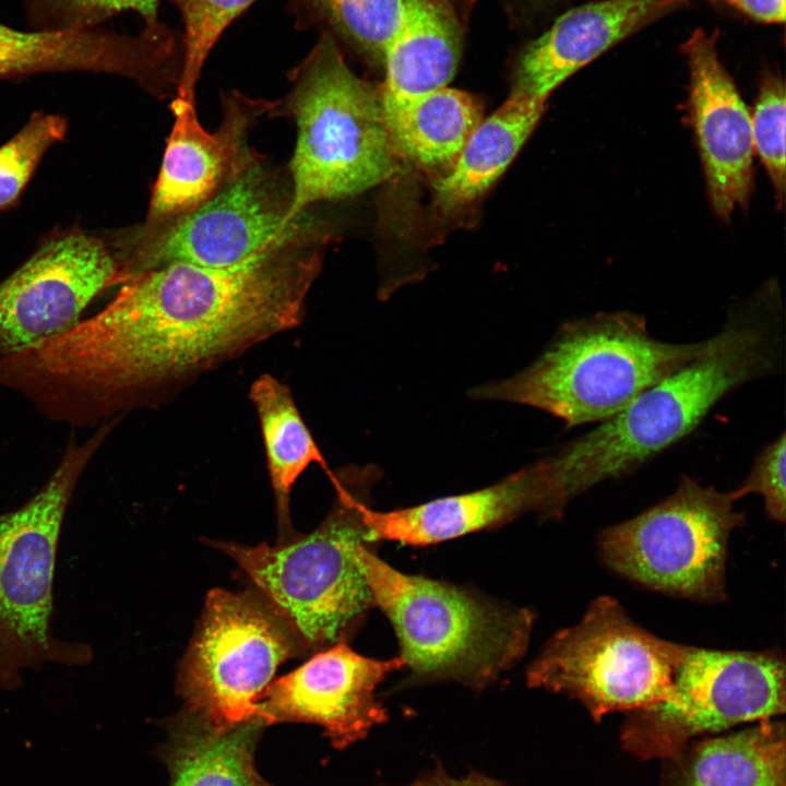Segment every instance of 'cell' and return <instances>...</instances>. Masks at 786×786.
Listing matches in <instances>:
<instances>
[{
  "label": "cell",
  "instance_id": "cell-9",
  "mask_svg": "<svg viewBox=\"0 0 786 786\" xmlns=\"http://www.w3.org/2000/svg\"><path fill=\"white\" fill-rule=\"evenodd\" d=\"M686 646L651 633L614 597L600 596L576 624L549 639L526 681L579 700L595 719L641 711L669 696Z\"/></svg>",
  "mask_w": 786,
  "mask_h": 786
},
{
  "label": "cell",
  "instance_id": "cell-7",
  "mask_svg": "<svg viewBox=\"0 0 786 786\" xmlns=\"http://www.w3.org/2000/svg\"><path fill=\"white\" fill-rule=\"evenodd\" d=\"M116 420L88 439H69L43 488L19 509L0 515V689L15 690L24 669L43 664H85L90 647L58 641L50 632L52 583L60 529L74 489Z\"/></svg>",
  "mask_w": 786,
  "mask_h": 786
},
{
  "label": "cell",
  "instance_id": "cell-18",
  "mask_svg": "<svg viewBox=\"0 0 786 786\" xmlns=\"http://www.w3.org/2000/svg\"><path fill=\"white\" fill-rule=\"evenodd\" d=\"M165 44L144 32L118 35L92 27L23 32L0 23V79L53 71H95L135 80L160 95L171 63Z\"/></svg>",
  "mask_w": 786,
  "mask_h": 786
},
{
  "label": "cell",
  "instance_id": "cell-25",
  "mask_svg": "<svg viewBox=\"0 0 786 786\" xmlns=\"http://www.w3.org/2000/svg\"><path fill=\"white\" fill-rule=\"evenodd\" d=\"M784 774L783 727L766 719L705 741L694 759L690 786H782Z\"/></svg>",
  "mask_w": 786,
  "mask_h": 786
},
{
  "label": "cell",
  "instance_id": "cell-24",
  "mask_svg": "<svg viewBox=\"0 0 786 786\" xmlns=\"http://www.w3.org/2000/svg\"><path fill=\"white\" fill-rule=\"evenodd\" d=\"M249 396L260 421L282 536L288 533L291 539L295 535L289 500L294 484L313 463L324 468L331 478L334 473L329 469L286 384L264 373L251 384Z\"/></svg>",
  "mask_w": 786,
  "mask_h": 786
},
{
  "label": "cell",
  "instance_id": "cell-11",
  "mask_svg": "<svg viewBox=\"0 0 786 786\" xmlns=\"http://www.w3.org/2000/svg\"><path fill=\"white\" fill-rule=\"evenodd\" d=\"M287 168L262 155L209 201L176 219L142 224L117 247L131 278L153 267L186 262L228 266L242 262L293 231L308 211L290 217Z\"/></svg>",
  "mask_w": 786,
  "mask_h": 786
},
{
  "label": "cell",
  "instance_id": "cell-30",
  "mask_svg": "<svg viewBox=\"0 0 786 786\" xmlns=\"http://www.w3.org/2000/svg\"><path fill=\"white\" fill-rule=\"evenodd\" d=\"M786 437L783 431L754 457L745 481L734 490L738 500L760 495L770 519L784 523L786 517Z\"/></svg>",
  "mask_w": 786,
  "mask_h": 786
},
{
  "label": "cell",
  "instance_id": "cell-1",
  "mask_svg": "<svg viewBox=\"0 0 786 786\" xmlns=\"http://www.w3.org/2000/svg\"><path fill=\"white\" fill-rule=\"evenodd\" d=\"M330 236L310 212L242 262H174L142 272L95 315L0 358V388L71 427L117 419L167 385L296 327Z\"/></svg>",
  "mask_w": 786,
  "mask_h": 786
},
{
  "label": "cell",
  "instance_id": "cell-3",
  "mask_svg": "<svg viewBox=\"0 0 786 786\" xmlns=\"http://www.w3.org/2000/svg\"><path fill=\"white\" fill-rule=\"evenodd\" d=\"M711 337L672 343L651 335L643 315L600 312L564 323L543 353L514 376L469 396L528 405L569 428L602 422L701 354Z\"/></svg>",
  "mask_w": 786,
  "mask_h": 786
},
{
  "label": "cell",
  "instance_id": "cell-33",
  "mask_svg": "<svg viewBox=\"0 0 786 786\" xmlns=\"http://www.w3.org/2000/svg\"><path fill=\"white\" fill-rule=\"evenodd\" d=\"M410 786H509L496 778L478 772H471L465 776L453 777L443 770H434L421 776Z\"/></svg>",
  "mask_w": 786,
  "mask_h": 786
},
{
  "label": "cell",
  "instance_id": "cell-26",
  "mask_svg": "<svg viewBox=\"0 0 786 786\" xmlns=\"http://www.w3.org/2000/svg\"><path fill=\"white\" fill-rule=\"evenodd\" d=\"M308 16L359 53L382 61L402 15V0H301Z\"/></svg>",
  "mask_w": 786,
  "mask_h": 786
},
{
  "label": "cell",
  "instance_id": "cell-14",
  "mask_svg": "<svg viewBox=\"0 0 786 786\" xmlns=\"http://www.w3.org/2000/svg\"><path fill=\"white\" fill-rule=\"evenodd\" d=\"M278 103L235 91L223 97L222 122L211 132L200 123L194 100L175 97L174 123L144 224L158 225L192 212L242 174L261 156L249 144L253 127L277 115Z\"/></svg>",
  "mask_w": 786,
  "mask_h": 786
},
{
  "label": "cell",
  "instance_id": "cell-10",
  "mask_svg": "<svg viewBox=\"0 0 786 786\" xmlns=\"http://www.w3.org/2000/svg\"><path fill=\"white\" fill-rule=\"evenodd\" d=\"M307 652L263 596L216 588L183 658L184 710L218 728L257 719V702L285 660Z\"/></svg>",
  "mask_w": 786,
  "mask_h": 786
},
{
  "label": "cell",
  "instance_id": "cell-22",
  "mask_svg": "<svg viewBox=\"0 0 786 786\" xmlns=\"http://www.w3.org/2000/svg\"><path fill=\"white\" fill-rule=\"evenodd\" d=\"M546 103L512 91L498 110L480 121L452 168L437 182V203L452 210L483 194L519 153Z\"/></svg>",
  "mask_w": 786,
  "mask_h": 786
},
{
  "label": "cell",
  "instance_id": "cell-34",
  "mask_svg": "<svg viewBox=\"0 0 786 786\" xmlns=\"http://www.w3.org/2000/svg\"><path fill=\"white\" fill-rule=\"evenodd\" d=\"M251 786H274L266 782L261 775L258 773L257 770L253 771L251 776Z\"/></svg>",
  "mask_w": 786,
  "mask_h": 786
},
{
  "label": "cell",
  "instance_id": "cell-13",
  "mask_svg": "<svg viewBox=\"0 0 786 786\" xmlns=\"http://www.w3.org/2000/svg\"><path fill=\"white\" fill-rule=\"evenodd\" d=\"M130 279L104 238L72 230L49 240L0 284V358L69 331L96 296Z\"/></svg>",
  "mask_w": 786,
  "mask_h": 786
},
{
  "label": "cell",
  "instance_id": "cell-23",
  "mask_svg": "<svg viewBox=\"0 0 786 786\" xmlns=\"http://www.w3.org/2000/svg\"><path fill=\"white\" fill-rule=\"evenodd\" d=\"M397 156L430 169L452 168L483 120L479 103L448 86L384 110Z\"/></svg>",
  "mask_w": 786,
  "mask_h": 786
},
{
  "label": "cell",
  "instance_id": "cell-4",
  "mask_svg": "<svg viewBox=\"0 0 786 786\" xmlns=\"http://www.w3.org/2000/svg\"><path fill=\"white\" fill-rule=\"evenodd\" d=\"M379 477L373 465L334 474V505L309 535L276 546L214 544L252 579L306 651H321L344 640L374 606L360 550L373 544L365 512Z\"/></svg>",
  "mask_w": 786,
  "mask_h": 786
},
{
  "label": "cell",
  "instance_id": "cell-19",
  "mask_svg": "<svg viewBox=\"0 0 786 786\" xmlns=\"http://www.w3.org/2000/svg\"><path fill=\"white\" fill-rule=\"evenodd\" d=\"M678 4V0H596L564 12L523 49L512 91L548 99L575 72Z\"/></svg>",
  "mask_w": 786,
  "mask_h": 786
},
{
  "label": "cell",
  "instance_id": "cell-16",
  "mask_svg": "<svg viewBox=\"0 0 786 786\" xmlns=\"http://www.w3.org/2000/svg\"><path fill=\"white\" fill-rule=\"evenodd\" d=\"M716 32L695 29L682 45L690 78V114L710 202L728 218L745 206L753 181L750 112L717 51Z\"/></svg>",
  "mask_w": 786,
  "mask_h": 786
},
{
  "label": "cell",
  "instance_id": "cell-32",
  "mask_svg": "<svg viewBox=\"0 0 786 786\" xmlns=\"http://www.w3.org/2000/svg\"><path fill=\"white\" fill-rule=\"evenodd\" d=\"M690 1V0H684ZM724 2L758 22L784 24L786 0H714Z\"/></svg>",
  "mask_w": 786,
  "mask_h": 786
},
{
  "label": "cell",
  "instance_id": "cell-2",
  "mask_svg": "<svg viewBox=\"0 0 786 786\" xmlns=\"http://www.w3.org/2000/svg\"><path fill=\"white\" fill-rule=\"evenodd\" d=\"M779 306L765 295L733 310L703 354L546 456L568 501L634 472L690 434L729 392L775 373L783 361Z\"/></svg>",
  "mask_w": 786,
  "mask_h": 786
},
{
  "label": "cell",
  "instance_id": "cell-6",
  "mask_svg": "<svg viewBox=\"0 0 786 786\" xmlns=\"http://www.w3.org/2000/svg\"><path fill=\"white\" fill-rule=\"evenodd\" d=\"M360 558L373 603L391 621L400 656L416 677L480 690L525 654L533 611L401 572L370 545L361 548Z\"/></svg>",
  "mask_w": 786,
  "mask_h": 786
},
{
  "label": "cell",
  "instance_id": "cell-35",
  "mask_svg": "<svg viewBox=\"0 0 786 786\" xmlns=\"http://www.w3.org/2000/svg\"><path fill=\"white\" fill-rule=\"evenodd\" d=\"M678 1H679L680 3H683V2H686L684 0H678Z\"/></svg>",
  "mask_w": 786,
  "mask_h": 786
},
{
  "label": "cell",
  "instance_id": "cell-15",
  "mask_svg": "<svg viewBox=\"0 0 786 786\" xmlns=\"http://www.w3.org/2000/svg\"><path fill=\"white\" fill-rule=\"evenodd\" d=\"M403 666L401 656L367 657L352 650L345 639L340 640L270 682L258 699L255 718L265 726L284 722L314 724L334 747L346 748L388 719L376 689L391 671Z\"/></svg>",
  "mask_w": 786,
  "mask_h": 786
},
{
  "label": "cell",
  "instance_id": "cell-21",
  "mask_svg": "<svg viewBox=\"0 0 786 786\" xmlns=\"http://www.w3.org/2000/svg\"><path fill=\"white\" fill-rule=\"evenodd\" d=\"M265 725L259 719L218 728L183 710L168 724L158 751L170 786H251L254 751Z\"/></svg>",
  "mask_w": 786,
  "mask_h": 786
},
{
  "label": "cell",
  "instance_id": "cell-12",
  "mask_svg": "<svg viewBox=\"0 0 786 786\" xmlns=\"http://www.w3.org/2000/svg\"><path fill=\"white\" fill-rule=\"evenodd\" d=\"M785 662L775 651L686 646L669 696L631 712L624 738L645 755L672 754L690 738L785 711Z\"/></svg>",
  "mask_w": 786,
  "mask_h": 786
},
{
  "label": "cell",
  "instance_id": "cell-17",
  "mask_svg": "<svg viewBox=\"0 0 786 786\" xmlns=\"http://www.w3.org/2000/svg\"><path fill=\"white\" fill-rule=\"evenodd\" d=\"M568 504L544 457L472 492L385 512L369 507L365 521L372 543L426 546L497 527L528 512L559 517Z\"/></svg>",
  "mask_w": 786,
  "mask_h": 786
},
{
  "label": "cell",
  "instance_id": "cell-31",
  "mask_svg": "<svg viewBox=\"0 0 786 786\" xmlns=\"http://www.w3.org/2000/svg\"><path fill=\"white\" fill-rule=\"evenodd\" d=\"M61 12L66 27L91 25L124 11H135L146 22V31L158 35L157 10L160 0H49Z\"/></svg>",
  "mask_w": 786,
  "mask_h": 786
},
{
  "label": "cell",
  "instance_id": "cell-27",
  "mask_svg": "<svg viewBox=\"0 0 786 786\" xmlns=\"http://www.w3.org/2000/svg\"><path fill=\"white\" fill-rule=\"evenodd\" d=\"M184 24L181 72L175 97L194 100L204 62L224 29L253 0H172Z\"/></svg>",
  "mask_w": 786,
  "mask_h": 786
},
{
  "label": "cell",
  "instance_id": "cell-5",
  "mask_svg": "<svg viewBox=\"0 0 786 786\" xmlns=\"http://www.w3.org/2000/svg\"><path fill=\"white\" fill-rule=\"evenodd\" d=\"M279 114L293 118L297 131L287 166L291 218L318 202L360 193L398 170L381 91L348 68L329 33L294 71Z\"/></svg>",
  "mask_w": 786,
  "mask_h": 786
},
{
  "label": "cell",
  "instance_id": "cell-29",
  "mask_svg": "<svg viewBox=\"0 0 786 786\" xmlns=\"http://www.w3.org/2000/svg\"><path fill=\"white\" fill-rule=\"evenodd\" d=\"M785 85L782 78L767 73L761 81L751 116L754 154L760 157L782 203L785 193Z\"/></svg>",
  "mask_w": 786,
  "mask_h": 786
},
{
  "label": "cell",
  "instance_id": "cell-20",
  "mask_svg": "<svg viewBox=\"0 0 786 786\" xmlns=\"http://www.w3.org/2000/svg\"><path fill=\"white\" fill-rule=\"evenodd\" d=\"M462 52V27L452 0H402V15L382 62L383 109L448 86Z\"/></svg>",
  "mask_w": 786,
  "mask_h": 786
},
{
  "label": "cell",
  "instance_id": "cell-28",
  "mask_svg": "<svg viewBox=\"0 0 786 786\" xmlns=\"http://www.w3.org/2000/svg\"><path fill=\"white\" fill-rule=\"evenodd\" d=\"M67 127L62 116L35 114L0 147V210L21 194L47 150L63 139Z\"/></svg>",
  "mask_w": 786,
  "mask_h": 786
},
{
  "label": "cell",
  "instance_id": "cell-8",
  "mask_svg": "<svg viewBox=\"0 0 786 786\" xmlns=\"http://www.w3.org/2000/svg\"><path fill=\"white\" fill-rule=\"evenodd\" d=\"M737 501L734 490L683 475L671 495L606 527L597 539L599 556L614 572L653 591L723 602L729 536L745 522Z\"/></svg>",
  "mask_w": 786,
  "mask_h": 786
}]
</instances>
